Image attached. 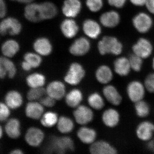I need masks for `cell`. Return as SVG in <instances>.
I'll return each mask as SVG.
<instances>
[{
    "mask_svg": "<svg viewBox=\"0 0 154 154\" xmlns=\"http://www.w3.org/2000/svg\"><path fill=\"white\" fill-rule=\"evenodd\" d=\"M20 46L17 42L14 39H9L5 42L2 47V51L4 56L13 57L19 51Z\"/></svg>",
    "mask_w": 154,
    "mask_h": 154,
    "instance_id": "cell-28",
    "label": "cell"
},
{
    "mask_svg": "<svg viewBox=\"0 0 154 154\" xmlns=\"http://www.w3.org/2000/svg\"><path fill=\"white\" fill-rule=\"evenodd\" d=\"M91 48V43L88 38L80 37L75 39L69 48L71 54L75 56L80 57L85 55Z\"/></svg>",
    "mask_w": 154,
    "mask_h": 154,
    "instance_id": "cell-7",
    "label": "cell"
},
{
    "mask_svg": "<svg viewBox=\"0 0 154 154\" xmlns=\"http://www.w3.org/2000/svg\"><path fill=\"white\" fill-rule=\"evenodd\" d=\"M88 102L89 105L95 110H101L105 105V102L102 96L97 93L91 94L89 96Z\"/></svg>",
    "mask_w": 154,
    "mask_h": 154,
    "instance_id": "cell-34",
    "label": "cell"
},
{
    "mask_svg": "<svg viewBox=\"0 0 154 154\" xmlns=\"http://www.w3.org/2000/svg\"><path fill=\"white\" fill-rule=\"evenodd\" d=\"M33 48L35 52L41 56H47L52 52V45L50 40L45 37H41L35 40Z\"/></svg>",
    "mask_w": 154,
    "mask_h": 154,
    "instance_id": "cell-16",
    "label": "cell"
},
{
    "mask_svg": "<svg viewBox=\"0 0 154 154\" xmlns=\"http://www.w3.org/2000/svg\"><path fill=\"white\" fill-rule=\"evenodd\" d=\"M85 75V72L82 65L77 62L72 63L64 77L66 82L72 85H78Z\"/></svg>",
    "mask_w": 154,
    "mask_h": 154,
    "instance_id": "cell-4",
    "label": "cell"
},
{
    "mask_svg": "<svg viewBox=\"0 0 154 154\" xmlns=\"http://www.w3.org/2000/svg\"><path fill=\"white\" fill-rule=\"evenodd\" d=\"M99 52L101 55L111 54L119 55L123 51L122 43L117 37L114 36H105L99 40L97 45Z\"/></svg>",
    "mask_w": 154,
    "mask_h": 154,
    "instance_id": "cell-2",
    "label": "cell"
},
{
    "mask_svg": "<svg viewBox=\"0 0 154 154\" xmlns=\"http://www.w3.org/2000/svg\"><path fill=\"white\" fill-rule=\"evenodd\" d=\"M0 58L5 68L8 77L10 79H13L17 74V70L16 66L9 58L6 57H1Z\"/></svg>",
    "mask_w": 154,
    "mask_h": 154,
    "instance_id": "cell-37",
    "label": "cell"
},
{
    "mask_svg": "<svg viewBox=\"0 0 154 154\" xmlns=\"http://www.w3.org/2000/svg\"><path fill=\"white\" fill-rule=\"evenodd\" d=\"M46 94L56 100H60L63 98L66 94V87L60 81L51 82L46 89Z\"/></svg>",
    "mask_w": 154,
    "mask_h": 154,
    "instance_id": "cell-17",
    "label": "cell"
},
{
    "mask_svg": "<svg viewBox=\"0 0 154 154\" xmlns=\"http://www.w3.org/2000/svg\"><path fill=\"white\" fill-rule=\"evenodd\" d=\"M26 82L30 88H40L45 84V78L42 74L35 73L27 77Z\"/></svg>",
    "mask_w": 154,
    "mask_h": 154,
    "instance_id": "cell-32",
    "label": "cell"
},
{
    "mask_svg": "<svg viewBox=\"0 0 154 154\" xmlns=\"http://www.w3.org/2000/svg\"><path fill=\"white\" fill-rule=\"evenodd\" d=\"M57 114L52 111H48L43 114L40 119L41 124L45 127H52L57 124Z\"/></svg>",
    "mask_w": 154,
    "mask_h": 154,
    "instance_id": "cell-33",
    "label": "cell"
},
{
    "mask_svg": "<svg viewBox=\"0 0 154 154\" xmlns=\"http://www.w3.org/2000/svg\"><path fill=\"white\" fill-rule=\"evenodd\" d=\"M55 99L49 96L43 97L40 99V103L43 106L48 107H53L55 104Z\"/></svg>",
    "mask_w": 154,
    "mask_h": 154,
    "instance_id": "cell-43",
    "label": "cell"
},
{
    "mask_svg": "<svg viewBox=\"0 0 154 154\" xmlns=\"http://www.w3.org/2000/svg\"><path fill=\"white\" fill-rule=\"evenodd\" d=\"M147 148L151 151L154 152V140H149L147 143Z\"/></svg>",
    "mask_w": 154,
    "mask_h": 154,
    "instance_id": "cell-50",
    "label": "cell"
},
{
    "mask_svg": "<svg viewBox=\"0 0 154 154\" xmlns=\"http://www.w3.org/2000/svg\"><path fill=\"white\" fill-rule=\"evenodd\" d=\"M144 6L150 14L154 15V0H147Z\"/></svg>",
    "mask_w": 154,
    "mask_h": 154,
    "instance_id": "cell-45",
    "label": "cell"
},
{
    "mask_svg": "<svg viewBox=\"0 0 154 154\" xmlns=\"http://www.w3.org/2000/svg\"><path fill=\"white\" fill-rule=\"evenodd\" d=\"M12 1H16L18 2L24 3V4H28V3L32 2L35 0H12Z\"/></svg>",
    "mask_w": 154,
    "mask_h": 154,
    "instance_id": "cell-51",
    "label": "cell"
},
{
    "mask_svg": "<svg viewBox=\"0 0 154 154\" xmlns=\"http://www.w3.org/2000/svg\"><path fill=\"white\" fill-rule=\"evenodd\" d=\"M145 87L150 93H154V73L150 74L145 80Z\"/></svg>",
    "mask_w": 154,
    "mask_h": 154,
    "instance_id": "cell-42",
    "label": "cell"
},
{
    "mask_svg": "<svg viewBox=\"0 0 154 154\" xmlns=\"http://www.w3.org/2000/svg\"><path fill=\"white\" fill-rule=\"evenodd\" d=\"M42 16L43 20H49L56 17L58 14L57 7L50 2L40 3Z\"/></svg>",
    "mask_w": 154,
    "mask_h": 154,
    "instance_id": "cell-25",
    "label": "cell"
},
{
    "mask_svg": "<svg viewBox=\"0 0 154 154\" xmlns=\"http://www.w3.org/2000/svg\"><path fill=\"white\" fill-rule=\"evenodd\" d=\"M10 153L11 154H22L23 153V152H22V150L20 149H15L12 150Z\"/></svg>",
    "mask_w": 154,
    "mask_h": 154,
    "instance_id": "cell-52",
    "label": "cell"
},
{
    "mask_svg": "<svg viewBox=\"0 0 154 154\" xmlns=\"http://www.w3.org/2000/svg\"><path fill=\"white\" fill-rule=\"evenodd\" d=\"M110 6L117 9H121L125 6L127 0H107Z\"/></svg>",
    "mask_w": 154,
    "mask_h": 154,
    "instance_id": "cell-44",
    "label": "cell"
},
{
    "mask_svg": "<svg viewBox=\"0 0 154 154\" xmlns=\"http://www.w3.org/2000/svg\"><path fill=\"white\" fill-rule=\"evenodd\" d=\"M121 21L120 14L117 11H107L103 13L99 17L100 24L107 28H113L117 27Z\"/></svg>",
    "mask_w": 154,
    "mask_h": 154,
    "instance_id": "cell-8",
    "label": "cell"
},
{
    "mask_svg": "<svg viewBox=\"0 0 154 154\" xmlns=\"http://www.w3.org/2000/svg\"><path fill=\"white\" fill-rule=\"evenodd\" d=\"M90 152L93 154H116L117 151L107 142L100 140L94 142L90 148Z\"/></svg>",
    "mask_w": 154,
    "mask_h": 154,
    "instance_id": "cell-18",
    "label": "cell"
},
{
    "mask_svg": "<svg viewBox=\"0 0 154 154\" xmlns=\"http://www.w3.org/2000/svg\"><path fill=\"white\" fill-rule=\"evenodd\" d=\"M133 53L142 58L146 59L152 53L153 46L151 42L145 37H140L132 45Z\"/></svg>",
    "mask_w": 154,
    "mask_h": 154,
    "instance_id": "cell-5",
    "label": "cell"
},
{
    "mask_svg": "<svg viewBox=\"0 0 154 154\" xmlns=\"http://www.w3.org/2000/svg\"><path fill=\"white\" fill-rule=\"evenodd\" d=\"M57 128L60 132L66 134L71 132L74 128L73 122L69 117L62 116L59 119Z\"/></svg>",
    "mask_w": 154,
    "mask_h": 154,
    "instance_id": "cell-31",
    "label": "cell"
},
{
    "mask_svg": "<svg viewBox=\"0 0 154 154\" xmlns=\"http://www.w3.org/2000/svg\"><path fill=\"white\" fill-rule=\"evenodd\" d=\"M24 15L28 21L33 23H38L43 21L40 3L33 2L27 4L24 11Z\"/></svg>",
    "mask_w": 154,
    "mask_h": 154,
    "instance_id": "cell-11",
    "label": "cell"
},
{
    "mask_svg": "<svg viewBox=\"0 0 154 154\" xmlns=\"http://www.w3.org/2000/svg\"><path fill=\"white\" fill-rule=\"evenodd\" d=\"M152 67L154 69V57L153 58V59L152 60Z\"/></svg>",
    "mask_w": 154,
    "mask_h": 154,
    "instance_id": "cell-54",
    "label": "cell"
},
{
    "mask_svg": "<svg viewBox=\"0 0 154 154\" xmlns=\"http://www.w3.org/2000/svg\"><path fill=\"white\" fill-rule=\"evenodd\" d=\"M115 72L120 76H126L130 72L131 67L129 59L125 57L117 58L113 63Z\"/></svg>",
    "mask_w": 154,
    "mask_h": 154,
    "instance_id": "cell-23",
    "label": "cell"
},
{
    "mask_svg": "<svg viewBox=\"0 0 154 154\" xmlns=\"http://www.w3.org/2000/svg\"><path fill=\"white\" fill-rule=\"evenodd\" d=\"M44 138V133L42 130L36 127L29 128L25 135V140L27 143L33 147L40 145Z\"/></svg>",
    "mask_w": 154,
    "mask_h": 154,
    "instance_id": "cell-15",
    "label": "cell"
},
{
    "mask_svg": "<svg viewBox=\"0 0 154 154\" xmlns=\"http://www.w3.org/2000/svg\"><path fill=\"white\" fill-rule=\"evenodd\" d=\"M22 29L21 23L15 18L8 17L0 22V34L2 35H5L7 33L13 36L18 35Z\"/></svg>",
    "mask_w": 154,
    "mask_h": 154,
    "instance_id": "cell-6",
    "label": "cell"
},
{
    "mask_svg": "<svg viewBox=\"0 0 154 154\" xmlns=\"http://www.w3.org/2000/svg\"><path fill=\"white\" fill-rule=\"evenodd\" d=\"M80 140L85 144H92L95 142L97 134L95 130L87 127L81 128L77 132Z\"/></svg>",
    "mask_w": 154,
    "mask_h": 154,
    "instance_id": "cell-26",
    "label": "cell"
},
{
    "mask_svg": "<svg viewBox=\"0 0 154 154\" xmlns=\"http://www.w3.org/2000/svg\"><path fill=\"white\" fill-rule=\"evenodd\" d=\"M5 103L11 109H16L22 106L23 103L22 95L17 91H11L5 96Z\"/></svg>",
    "mask_w": 154,
    "mask_h": 154,
    "instance_id": "cell-22",
    "label": "cell"
},
{
    "mask_svg": "<svg viewBox=\"0 0 154 154\" xmlns=\"http://www.w3.org/2000/svg\"><path fill=\"white\" fill-rule=\"evenodd\" d=\"M8 75L5 66L0 58V79H4Z\"/></svg>",
    "mask_w": 154,
    "mask_h": 154,
    "instance_id": "cell-47",
    "label": "cell"
},
{
    "mask_svg": "<svg viewBox=\"0 0 154 154\" xmlns=\"http://www.w3.org/2000/svg\"><path fill=\"white\" fill-rule=\"evenodd\" d=\"M60 29L63 35L67 38H74L79 33V25L72 18H67L62 22Z\"/></svg>",
    "mask_w": 154,
    "mask_h": 154,
    "instance_id": "cell-14",
    "label": "cell"
},
{
    "mask_svg": "<svg viewBox=\"0 0 154 154\" xmlns=\"http://www.w3.org/2000/svg\"><path fill=\"white\" fill-rule=\"evenodd\" d=\"M22 67L23 69L25 71H29L31 69L33 68L30 64L25 60L24 61L22 62Z\"/></svg>",
    "mask_w": 154,
    "mask_h": 154,
    "instance_id": "cell-49",
    "label": "cell"
},
{
    "mask_svg": "<svg viewBox=\"0 0 154 154\" xmlns=\"http://www.w3.org/2000/svg\"><path fill=\"white\" fill-rule=\"evenodd\" d=\"M86 5L89 11L97 13L102 10L104 2L103 0H86Z\"/></svg>",
    "mask_w": 154,
    "mask_h": 154,
    "instance_id": "cell-40",
    "label": "cell"
},
{
    "mask_svg": "<svg viewBox=\"0 0 154 154\" xmlns=\"http://www.w3.org/2000/svg\"><path fill=\"white\" fill-rule=\"evenodd\" d=\"M147 0H129L131 3L136 7H143L145 6Z\"/></svg>",
    "mask_w": 154,
    "mask_h": 154,
    "instance_id": "cell-48",
    "label": "cell"
},
{
    "mask_svg": "<svg viewBox=\"0 0 154 154\" xmlns=\"http://www.w3.org/2000/svg\"><path fill=\"white\" fill-rule=\"evenodd\" d=\"M7 13V8L4 0H0V19L5 16Z\"/></svg>",
    "mask_w": 154,
    "mask_h": 154,
    "instance_id": "cell-46",
    "label": "cell"
},
{
    "mask_svg": "<svg viewBox=\"0 0 154 154\" xmlns=\"http://www.w3.org/2000/svg\"><path fill=\"white\" fill-rule=\"evenodd\" d=\"M45 94H46V89L42 87L30 88L27 93V99L30 102L36 101L42 99Z\"/></svg>",
    "mask_w": 154,
    "mask_h": 154,
    "instance_id": "cell-35",
    "label": "cell"
},
{
    "mask_svg": "<svg viewBox=\"0 0 154 154\" xmlns=\"http://www.w3.org/2000/svg\"><path fill=\"white\" fill-rule=\"evenodd\" d=\"M10 108L5 103L0 102V122L8 120L11 115Z\"/></svg>",
    "mask_w": 154,
    "mask_h": 154,
    "instance_id": "cell-41",
    "label": "cell"
},
{
    "mask_svg": "<svg viewBox=\"0 0 154 154\" xmlns=\"http://www.w3.org/2000/svg\"><path fill=\"white\" fill-rule=\"evenodd\" d=\"M41 56L36 52H28L24 55V60L30 64L33 68L38 67L42 62Z\"/></svg>",
    "mask_w": 154,
    "mask_h": 154,
    "instance_id": "cell-36",
    "label": "cell"
},
{
    "mask_svg": "<svg viewBox=\"0 0 154 154\" xmlns=\"http://www.w3.org/2000/svg\"><path fill=\"white\" fill-rule=\"evenodd\" d=\"M135 109L138 116L145 117L147 116L149 113V107L145 101L142 100L135 102Z\"/></svg>",
    "mask_w": 154,
    "mask_h": 154,
    "instance_id": "cell-38",
    "label": "cell"
},
{
    "mask_svg": "<svg viewBox=\"0 0 154 154\" xmlns=\"http://www.w3.org/2000/svg\"><path fill=\"white\" fill-rule=\"evenodd\" d=\"M154 131V125L149 121H145L140 124L136 130L137 137L144 141L150 140Z\"/></svg>",
    "mask_w": 154,
    "mask_h": 154,
    "instance_id": "cell-20",
    "label": "cell"
},
{
    "mask_svg": "<svg viewBox=\"0 0 154 154\" xmlns=\"http://www.w3.org/2000/svg\"><path fill=\"white\" fill-rule=\"evenodd\" d=\"M82 9V3L80 0H65L62 7L64 16L72 19L80 14Z\"/></svg>",
    "mask_w": 154,
    "mask_h": 154,
    "instance_id": "cell-9",
    "label": "cell"
},
{
    "mask_svg": "<svg viewBox=\"0 0 154 154\" xmlns=\"http://www.w3.org/2000/svg\"><path fill=\"white\" fill-rule=\"evenodd\" d=\"M103 93L107 101L112 105H118L121 103L122 98L114 86L110 85L105 86L103 88Z\"/></svg>",
    "mask_w": 154,
    "mask_h": 154,
    "instance_id": "cell-24",
    "label": "cell"
},
{
    "mask_svg": "<svg viewBox=\"0 0 154 154\" xmlns=\"http://www.w3.org/2000/svg\"><path fill=\"white\" fill-rule=\"evenodd\" d=\"M127 91L130 99L135 103L143 100L144 97V86L138 81H133L130 83Z\"/></svg>",
    "mask_w": 154,
    "mask_h": 154,
    "instance_id": "cell-10",
    "label": "cell"
},
{
    "mask_svg": "<svg viewBox=\"0 0 154 154\" xmlns=\"http://www.w3.org/2000/svg\"><path fill=\"white\" fill-rule=\"evenodd\" d=\"M133 26L140 33H148L151 29L153 21L151 17L145 12H140L135 15L132 20Z\"/></svg>",
    "mask_w": 154,
    "mask_h": 154,
    "instance_id": "cell-3",
    "label": "cell"
},
{
    "mask_svg": "<svg viewBox=\"0 0 154 154\" xmlns=\"http://www.w3.org/2000/svg\"><path fill=\"white\" fill-rule=\"evenodd\" d=\"M128 59L131 69L135 72L140 71L143 65V59L133 53L130 55Z\"/></svg>",
    "mask_w": 154,
    "mask_h": 154,
    "instance_id": "cell-39",
    "label": "cell"
},
{
    "mask_svg": "<svg viewBox=\"0 0 154 154\" xmlns=\"http://www.w3.org/2000/svg\"><path fill=\"white\" fill-rule=\"evenodd\" d=\"M83 95L78 89H74L70 91L66 96L65 101L69 107L76 108L82 101Z\"/></svg>",
    "mask_w": 154,
    "mask_h": 154,
    "instance_id": "cell-30",
    "label": "cell"
},
{
    "mask_svg": "<svg viewBox=\"0 0 154 154\" xmlns=\"http://www.w3.org/2000/svg\"><path fill=\"white\" fill-rule=\"evenodd\" d=\"M83 32L87 37L92 39H96L102 33V28L100 23L93 19H87L83 22Z\"/></svg>",
    "mask_w": 154,
    "mask_h": 154,
    "instance_id": "cell-12",
    "label": "cell"
},
{
    "mask_svg": "<svg viewBox=\"0 0 154 154\" xmlns=\"http://www.w3.org/2000/svg\"><path fill=\"white\" fill-rule=\"evenodd\" d=\"M74 143L69 137H57L53 136L44 148L45 153L64 154L74 150Z\"/></svg>",
    "mask_w": 154,
    "mask_h": 154,
    "instance_id": "cell-1",
    "label": "cell"
},
{
    "mask_svg": "<svg viewBox=\"0 0 154 154\" xmlns=\"http://www.w3.org/2000/svg\"><path fill=\"white\" fill-rule=\"evenodd\" d=\"M25 114L28 118L33 119L41 118L44 112V107L40 103L35 101L29 102L25 107Z\"/></svg>",
    "mask_w": 154,
    "mask_h": 154,
    "instance_id": "cell-19",
    "label": "cell"
},
{
    "mask_svg": "<svg viewBox=\"0 0 154 154\" xmlns=\"http://www.w3.org/2000/svg\"><path fill=\"white\" fill-rule=\"evenodd\" d=\"M20 121L17 118L10 119L7 120L5 130L6 134L11 138L16 139L21 135Z\"/></svg>",
    "mask_w": 154,
    "mask_h": 154,
    "instance_id": "cell-21",
    "label": "cell"
},
{
    "mask_svg": "<svg viewBox=\"0 0 154 154\" xmlns=\"http://www.w3.org/2000/svg\"><path fill=\"white\" fill-rule=\"evenodd\" d=\"M102 118L103 122L106 126L114 127L119 122V113L115 109L110 108L104 111Z\"/></svg>",
    "mask_w": 154,
    "mask_h": 154,
    "instance_id": "cell-27",
    "label": "cell"
},
{
    "mask_svg": "<svg viewBox=\"0 0 154 154\" xmlns=\"http://www.w3.org/2000/svg\"><path fill=\"white\" fill-rule=\"evenodd\" d=\"M96 76L99 83L106 84L110 82L113 79V72L109 66L102 65L96 70Z\"/></svg>",
    "mask_w": 154,
    "mask_h": 154,
    "instance_id": "cell-29",
    "label": "cell"
},
{
    "mask_svg": "<svg viewBox=\"0 0 154 154\" xmlns=\"http://www.w3.org/2000/svg\"><path fill=\"white\" fill-rule=\"evenodd\" d=\"M74 116L78 124L85 125L90 123L94 118L91 108L85 105H79L73 112Z\"/></svg>",
    "mask_w": 154,
    "mask_h": 154,
    "instance_id": "cell-13",
    "label": "cell"
},
{
    "mask_svg": "<svg viewBox=\"0 0 154 154\" xmlns=\"http://www.w3.org/2000/svg\"><path fill=\"white\" fill-rule=\"evenodd\" d=\"M3 134V130L1 126V125H0V139L2 137Z\"/></svg>",
    "mask_w": 154,
    "mask_h": 154,
    "instance_id": "cell-53",
    "label": "cell"
}]
</instances>
